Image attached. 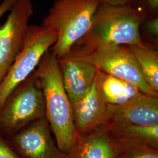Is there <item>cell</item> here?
I'll return each mask as SVG.
<instances>
[{
	"instance_id": "obj_1",
	"label": "cell",
	"mask_w": 158,
	"mask_h": 158,
	"mask_svg": "<svg viewBox=\"0 0 158 158\" xmlns=\"http://www.w3.org/2000/svg\"><path fill=\"white\" fill-rule=\"evenodd\" d=\"M42 91L45 117L60 151L66 153L79 135L74 124L72 107L63 83L59 60L48 51L34 71Z\"/></svg>"
},
{
	"instance_id": "obj_2",
	"label": "cell",
	"mask_w": 158,
	"mask_h": 158,
	"mask_svg": "<svg viewBox=\"0 0 158 158\" xmlns=\"http://www.w3.org/2000/svg\"><path fill=\"white\" fill-rule=\"evenodd\" d=\"M143 17L129 5L114 6L100 2L90 28L70 53L90 50L102 46L143 44L139 33Z\"/></svg>"
},
{
	"instance_id": "obj_3",
	"label": "cell",
	"mask_w": 158,
	"mask_h": 158,
	"mask_svg": "<svg viewBox=\"0 0 158 158\" xmlns=\"http://www.w3.org/2000/svg\"><path fill=\"white\" fill-rule=\"evenodd\" d=\"M101 0H55L42 25L54 30L56 43L51 50L58 59L68 56L90 28Z\"/></svg>"
},
{
	"instance_id": "obj_4",
	"label": "cell",
	"mask_w": 158,
	"mask_h": 158,
	"mask_svg": "<svg viewBox=\"0 0 158 158\" xmlns=\"http://www.w3.org/2000/svg\"><path fill=\"white\" fill-rule=\"evenodd\" d=\"M45 117V102L34 72L6 98L0 110V134H15L31 123Z\"/></svg>"
},
{
	"instance_id": "obj_5",
	"label": "cell",
	"mask_w": 158,
	"mask_h": 158,
	"mask_svg": "<svg viewBox=\"0 0 158 158\" xmlns=\"http://www.w3.org/2000/svg\"><path fill=\"white\" fill-rule=\"evenodd\" d=\"M56 40L54 30L42 25H29L21 51L0 83V110L12 91L34 72Z\"/></svg>"
},
{
	"instance_id": "obj_6",
	"label": "cell",
	"mask_w": 158,
	"mask_h": 158,
	"mask_svg": "<svg viewBox=\"0 0 158 158\" xmlns=\"http://www.w3.org/2000/svg\"><path fill=\"white\" fill-rule=\"evenodd\" d=\"M68 56L94 65L103 73L122 79L136 86L148 96L158 97L148 85L128 46H102L87 51L70 53Z\"/></svg>"
},
{
	"instance_id": "obj_7",
	"label": "cell",
	"mask_w": 158,
	"mask_h": 158,
	"mask_svg": "<svg viewBox=\"0 0 158 158\" xmlns=\"http://www.w3.org/2000/svg\"><path fill=\"white\" fill-rule=\"evenodd\" d=\"M0 26V83L23 48L34 14L31 0H16Z\"/></svg>"
},
{
	"instance_id": "obj_8",
	"label": "cell",
	"mask_w": 158,
	"mask_h": 158,
	"mask_svg": "<svg viewBox=\"0 0 158 158\" xmlns=\"http://www.w3.org/2000/svg\"><path fill=\"white\" fill-rule=\"evenodd\" d=\"M45 117L6 138L21 158H63Z\"/></svg>"
},
{
	"instance_id": "obj_9",
	"label": "cell",
	"mask_w": 158,
	"mask_h": 158,
	"mask_svg": "<svg viewBox=\"0 0 158 158\" xmlns=\"http://www.w3.org/2000/svg\"><path fill=\"white\" fill-rule=\"evenodd\" d=\"M158 124V97L142 94L120 105L107 104L100 127Z\"/></svg>"
},
{
	"instance_id": "obj_10",
	"label": "cell",
	"mask_w": 158,
	"mask_h": 158,
	"mask_svg": "<svg viewBox=\"0 0 158 158\" xmlns=\"http://www.w3.org/2000/svg\"><path fill=\"white\" fill-rule=\"evenodd\" d=\"M106 107L107 104L100 92L96 75L89 91L72 104L74 124L79 136L88 133L101 125Z\"/></svg>"
},
{
	"instance_id": "obj_11",
	"label": "cell",
	"mask_w": 158,
	"mask_h": 158,
	"mask_svg": "<svg viewBox=\"0 0 158 158\" xmlns=\"http://www.w3.org/2000/svg\"><path fill=\"white\" fill-rule=\"evenodd\" d=\"M58 60L63 85L72 104L90 89L97 69L90 63L73 57L66 56Z\"/></svg>"
},
{
	"instance_id": "obj_12",
	"label": "cell",
	"mask_w": 158,
	"mask_h": 158,
	"mask_svg": "<svg viewBox=\"0 0 158 158\" xmlns=\"http://www.w3.org/2000/svg\"><path fill=\"white\" fill-rule=\"evenodd\" d=\"M121 146L113 141L107 130L98 127L80 135L63 158H117Z\"/></svg>"
},
{
	"instance_id": "obj_13",
	"label": "cell",
	"mask_w": 158,
	"mask_h": 158,
	"mask_svg": "<svg viewBox=\"0 0 158 158\" xmlns=\"http://www.w3.org/2000/svg\"><path fill=\"white\" fill-rule=\"evenodd\" d=\"M106 129L113 141L121 147L143 146L158 149V124L119 125Z\"/></svg>"
},
{
	"instance_id": "obj_14",
	"label": "cell",
	"mask_w": 158,
	"mask_h": 158,
	"mask_svg": "<svg viewBox=\"0 0 158 158\" xmlns=\"http://www.w3.org/2000/svg\"><path fill=\"white\" fill-rule=\"evenodd\" d=\"M97 76L100 94L107 104H123L145 94L135 85L98 70Z\"/></svg>"
},
{
	"instance_id": "obj_15",
	"label": "cell",
	"mask_w": 158,
	"mask_h": 158,
	"mask_svg": "<svg viewBox=\"0 0 158 158\" xmlns=\"http://www.w3.org/2000/svg\"><path fill=\"white\" fill-rule=\"evenodd\" d=\"M142 74L153 90L158 91V52L157 49L144 45L129 46Z\"/></svg>"
},
{
	"instance_id": "obj_16",
	"label": "cell",
	"mask_w": 158,
	"mask_h": 158,
	"mask_svg": "<svg viewBox=\"0 0 158 158\" xmlns=\"http://www.w3.org/2000/svg\"><path fill=\"white\" fill-rule=\"evenodd\" d=\"M139 33L142 42L144 45L157 49L158 15L144 17L139 25Z\"/></svg>"
},
{
	"instance_id": "obj_17",
	"label": "cell",
	"mask_w": 158,
	"mask_h": 158,
	"mask_svg": "<svg viewBox=\"0 0 158 158\" xmlns=\"http://www.w3.org/2000/svg\"><path fill=\"white\" fill-rule=\"evenodd\" d=\"M117 158H158V149L143 146H121Z\"/></svg>"
},
{
	"instance_id": "obj_18",
	"label": "cell",
	"mask_w": 158,
	"mask_h": 158,
	"mask_svg": "<svg viewBox=\"0 0 158 158\" xmlns=\"http://www.w3.org/2000/svg\"><path fill=\"white\" fill-rule=\"evenodd\" d=\"M128 5L143 18L158 15V0H130Z\"/></svg>"
},
{
	"instance_id": "obj_19",
	"label": "cell",
	"mask_w": 158,
	"mask_h": 158,
	"mask_svg": "<svg viewBox=\"0 0 158 158\" xmlns=\"http://www.w3.org/2000/svg\"><path fill=\"white\" fill-rule=\"evenodd\" d=\"M0 158H21L1 134H0Z\"/></svg>"
},
{
	"instance_id": "obj_20",
	"label": "cell",
	"mask_w": 158,
	"mask_h": 158,
	"mask_svg": "<svg viewBox=\"0 0 158 158\" xmlns=\"http://www.w3.org/2000/svg\"><path fill=\"white\" fill-rule=\"evenodd\" d=\"M16 0H3L0 4V20L4 15L9 11Z\"/></svg>"
},
{
	"instance_id": "obj_21",
	"label": "cell",
	"mask_w": 158,
	"mask_h": 158,
	"mask_svg": "<svg viewBox=\"0 0 158 158\" xmlns=\"http://www.w3.org/2000/svg\"><path fill=\"white\" fill-rule=\"evenodd\" d=\"M101 2L111 6H121L128 5L130 0H101Z\"/></svg>"
},
{
	"instance_id": "obj_22",
	"label": "cell",
	"mask_w": 158,
	"mask_h": 158,
	"mask_svg": "<svg viewBox=\"0 0 158 158\" xmlns=\"http://www.w3.org/2000/svg\"><path fill=\"white\" fill-rule=\"evenodd\" d=\"M2 1H3V0H0V4H1V2H2Z\"/></svg>"
}]
</instances>
